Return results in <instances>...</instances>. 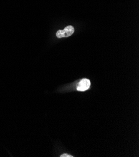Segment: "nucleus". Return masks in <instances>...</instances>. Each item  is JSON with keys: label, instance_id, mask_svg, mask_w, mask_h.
I'll return each mask as SVG.
<instances>
[{"label": "nucleus", "instance_id": "1", "mask_svg": "<svg viewBox=\"0 0 139 157\" xmlns=\"http://www.w3.org/2000/svg\"><path fill=\"white\" fill-rule=\"evenodd\" d=\"M74 32V28L72 26H68L66 27L63 30H59L56 33V36L58 38H62L64 37H69L71 36Z\"/></svg>", "mask_w": 139, "mask_h": 157}, {"label": "nucleus", "instance_id": "2", "mask_svg": "<svg viewBox=\"0 0 139 157\" xmlns=\"http://www.w3.org/2000/svg\"><path fill=\"white\" fill-rule=\"evenodd\" d=\"M90 86V82L87 78H84L81 80L78 85L77 90L79 91H84L87 90Z\"/></svg>", "mask_w": 139, "mask_h": 157}, {"label": "nucleus", "instance_id": "3", "mask_svg": "<svg viewBox=\"0 0 139 157\" xmlns=\"http://www.w3.org/2000/svg\"><path fill=\"white\" fill-rule=\"evenodd\" d=\"M60 157H72L73 156H72V155H68V154H66V153H65V154H63L62 155H60Z\"/></svg>", "mask_w": 139, "mask_h": 157}]
</instances>
